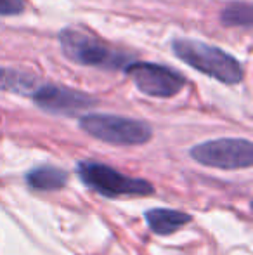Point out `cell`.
I'll list each match as a JSON object with an SVG mask.
<instances>
[{"label":"cell","mask_w":253,"mask_h":255,"mask_svg":"<svg viewBox=\"0 0 253 255\" xmlns=\"http://www.w3.org/2000/svg\"><path fill=\"white\" fill-rule=\"evenodd\" d=\"M172 51L182 63L189 64L192 70L213 78L226 85L241 84L245 78V68L233 54L224 49L210 45L194 38H175Z\"/></svg>","instance_id":"cell-1"},{"label":"cell","mask_w":253,"mask_h":255,"mask_svg":"<svg viewBox=\"0 0 253 255\" xmlns=\"http://www.w3.org/2000/svg\"><path fill=\"white\" fill-rule=\"evenodd\" d=\"M58 38L64 56L82 66L116 70V68H125V64L130 63V57L127 54L109 47L101 38L78 28H63Z\"/></svg>","instance_id":"cell-2"},{"label":"cell","mask_w":253,"mask_h":255,"mask_svg":"<svg viewBox=\"0 0 253 255\" xmlns=\"http://www.w3.org/2000/svg\"><path fill=\"white\" fill-rule=\"evenodd\" d=\"M78 125L85 134L115 146H141L153 137V127L148 122L118 115H84Z\"/></svg>","instance_id":"cell-3"},{"label":"cell","mask_w":253,"mask_h":255,"mask_svg":"<svg viewBox=\"0 0 253 255\" xmlns=\"http://www.w3.org/2000/svg\"><path fill=\"white\" fill-rule=\"evenodd\" d=\"M77 174L87 188L106 198L118 196H146L155 193V186L146 179H137L118 172L99 161H80Z\"/></svg>","instance_id":"cell-4"},{"label":"cell","mask_w":253,"mask_h":255,"mask_svg":"<svg viewBox=\"0 0 253 255\" xmlns=\"http://www.w3.org/2000/svg\"><path fill=\"white\" fill-rule=\"evenodd\" d=\"M191 158L205 167L238 170L253 165V144L248 139L222 137L206 141L191 148Z\"/></svg>","instance_id":"cell-5"},{"label":"cell","mask_w":253,"mask_h":255,"mask_svg":"<svg viewBox=\"0 0 253 255\" xmlns=\"http://www.w3.org/2000/svg\"><path fill=\"white\" fill-rule=\"evenodd\" d=\"M123 71L132 78L137 91L151 98H173L187 84L186 77L177 70L148 61H130Z\"/></svg>","instance_id":"cell-6"},{"label":"cell","mask_w":253,"mask_h":255,"mask_svg":"<svg viewBox=\"0 0 253 255\" xmlns=\"http://www.w3.org/2000/svg\"><path fill=\"white\" fill-rule=\"evenodd\" d=\"M31 99L40 110L63 117H73L97 104V99L90 94L54 84H40V87L31 94Z\"/></svg>","instance_id":"cell-7"},{"label":"cell","mask_w":253,"mask_h":255,"mask_svg":"<svg viewBox=\"0 0 253 255\" xmlns=\"http://www.w3.org/2000/svg\"><path fill=\"white\" fill-rule=\"evenodd\" d=\"M149 229L158 236H169L189 224L192 217L187 212L175 208H149L144 214Z\"/></svg>","instance_id":"cell-8"},{"label":"cell","mask_w":253,"mask_h":255,"mask_svg":"<svg viewBox=\"0 0 253 255\" xmlns=\"http://www.w3.org/2000/svg\"><path fill=\"white\" fill-rule=\"evenodd\" d=\"M40 87V78L19 68H0V91L19 96H30Z\"/></svg>","instance_id":"cell-9"},{"label":"cell","mask_w":253,"mask_h":255,"mask_svg":"<svg viewBox=\"0 0 253 255\" xmlns=\"http://www.w3.org/2000/svg\"><path fill=\"white\" fill-rule=\"evenodd\" d=\"M68 175L66 170L59 167H52V165H44V167H37L26 174V182L30 188L38 189V191H58L63 189L68 184Z\"/></svg>","instance_id":"cell-10"},{"label":"cell","mask_w":253,"mask_h":255,"mask_svg":"<svg viewBox=\"0 0 253 255\" xmlns=\"http://www.w3.org/2000/svg\"><path fill=\"white\" fill-rule=\"evenodd\" d=\"M220 23L224 26L250 28L253 24V7L248 2H233L220 10Z\"/></svg>","instance_id":"cell-11"},{"label":"cell","mask_w":253,"mask_h":255,"mask_svg":"<svg viewBox=\"0 0 253 255\" xmlns=\"http://www.w3.org/2000/svg\"><path fill=\"white\" fill-rule=\"evenodd\" d=\"M24 0H0V16H17L24 12Z\"/></svg>","instance_id":"cell-12"}]
</instances>
